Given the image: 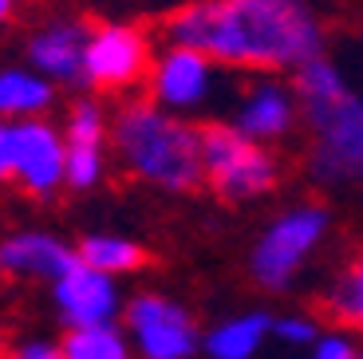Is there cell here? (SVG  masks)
Returning <instances> with one entry per match:
<instances>
[{
  "label": "cell",
  "mask_w": 363,
  "mask_h": 359,
  "mask_svg": "<svg viewBox=\"0 0 363 359\" xmlns=\"http://www.w3.org/2000/svg\"><path fill=\"white\" fill-rule=\"evenodd\" d=\"M60 343H64L67 359H127V351H135L127 328H118L115 320L67 328V336Z\"/></svg>",
  "instance_id": "cell-16"
},
{
  "label": "cell",
  "mask_w": 363,
  "mask_h": 359,
  "mask_svg": "<svg viewBox=\"0 0 363 359\" xmlns=\"http://www.w3.org/2000/svg\"><path fill=\"white\" fill-rule=\"evenodd\" d=\"M162 40L225 67L277 75L324 52V24L304 0H186L162 20Z\"/></svg>",
  "instance_id": "cell-1"
},
{
  "label": "cell",
  "mask_w": 363,
  "mask_h": 359,
  "mask_svg": "<svg viewBox=\"0 0 363 359\" xmlns=\"http://www.w3.org/2000/svg\"><path fill=\"white\" fill-rule=\"evenodd\" d=\"M320 328L312 316H281V320H272V336L284 343H292V348H312V343L320 340Z\"/></svg>",
  "instance_id": "cell-22"
},
{
  "label": "cell",
  "mask_w": 363,
  "mask_h": 359,
  "mask_svg": "<svg viewBox=\"0 0 363 359\" xmlns=\"http://www.w3.org/2000/svg\"><path fill=\"white\" fill-rule=\"evenodd\" d=\"M20 359H55V355H64V343L60 340H24L16 348Z\"/></svg>",
  "instance_id": "cell-23"
},
{
  "label": "cell",
  "mask_w": 363,
  "mask_h": 359,
  "mask_svg": "<svg viewBox=\"0 0 363 359\" xmlns=\"http://www.w3.org/2000/svg\"><path fill=\"white\" fill-rule=\"evenodd\" d=\"M328 312L336 324H347L355 332H363V253L352 260V269L340 277V285L328 297Z\"/></svg>",
  "instance_id": "cell-18"
},
{
  "label": "cell",
  "mask_w": 363,
  "mask_h": 359,
  "mask_svg": "<svg viewBox=\"0 0 363 359\" xmlns=\"http://www.w3.org/2000/svg\"><path fill=\"white\" fill-rule=\"evenodd\" d=\"M155 63V48L135 24H99L87 36L83 79L95 91H130L146 83Z\"/></svg>",
  "instance_id": "cell-6"
},
{
  "label": "cell",
  "mask_w": 363,
  "mask_h": 359,
  "mask_svg": "<svg viewBox=\"0 0 363 359\" xmlns=\"http://www.w3.org/2000/svg\"><path fill=\"white\" fill-rule=\"evenodd\" d=\"M87 36L91 28L83 20L60 16L48 20L44 28H36L28 36V63L36 67L40 75H48L52 83H64V87H83V55H87Z\"/></svg>",
  "instance_id": "cell-11"
},
{
  "label": "cell",
  "mask_w": 363,
  "mask_h": 359,
  "mask_svg": "<svg viewBox=\"0 0 363 359\" xmlns=\"http://www.w3.org/2000/svg\"><path fill=\"white\" fill-rule=\"evenodd\" d=\"M300 118L312 131L308 174L320 186H363V99L352 95L336 63L312 55L292 72Z\"/></svg>",
  "instance_id": "cell-2"
},
{
  "label": "cell",
  "mask_w": 363,
  "mask_h": 359,
  "mask_svg": "<svg viewBox=\"0 0 363 359\" xmlns=\"http://www.w3.org/2000/svg\"><path fill=\"white\" fill-rule=\"evenodd\" d=\"M300 115V99L292 83H277V79H261L257 87L245 91V99L237 107V126L245 135L261 138V143H277L292 131Z\"/></svg>",
  "instance_id": "cell-12"
},
{
  "label": "cell",
  "mask_w": 363,
  "mask_h": 359,
  "mask_svg": "<svg viewBox=\"0 0 363 359\" xmlns=\"http://www.w3.org/2000/svg\"><path fill=\"white\" fill-rule=\"evenodd\" d=\"M272 336V316L264 312H249V316H233V320L218 324L213 332L201 340V351L213 359H253L264 348V340Z\"/></svg>",
  "instance_id": "cell-15"
},
{
  "label": "cell",
  "mask_w": 363,
  "mask_h": 359,
  "mask_svg": "<svg viewBox=\"0 0 363 359\" xmlns=\"http://www.w3.org/2000/svg\"><path fill=\"white\" fill-rule=\"evenodd\" d=\"M0 355H4V336H0Z\"/></svg>",
  "instance_id": "cell-26"
},
{
  "label": "cell",
  "mask_w": 363,
  "mask_h": 359,
  "mask_svg": "<svg viewBox=\"0 0 363 359\" xmlns=\"http://www.w3.org/2000/svg\"><path fill=\"white\" fill-rule=\"evenodd\" d=\"M64 135H67V143H75V146H107V138H111L107 111L95 99H75L72 111H67Z\"/></svg>",
  "instance_id": "cell-19"
},
{
  "label": "cell",
  "mask_w": 363,
  "mask_h": 359,
  "mask_svg": "<svg viewBox=\"0 0 363 359\" xmlns=\"http://www.w3.org/2000/svg\"><path fill=\"white\" fill-rule=\"evenodd\" d=\"M79 260L95 265V269L111 272V277H123V272H135L146 265V253L138 241L118 233H91L79 241Z\"/></svg>",
  "instance_id": "cell-17"
},
{
  "label": "cell",
  "mask_w": 363,
  "mask_h": 359,
  "mask_svg": "<svg viewBox=\"0 0 363 359\" xmlns=\"http://www.w3.org/2000/svg\"><path fill=\"white\" fill-rule=\"evenodd\" d=\"M12 118H0V182H12Z\"/></svg>",
  "instance_id": "cell-24"
},
{
  "label": "cell",
  "mask_w": 363,
  "mask_h": 359,
  "mask_svg": "<svg viewBox=\"0 0 363 359\" xmlns=\"http://www.w3.org/2000/svg\"><path fill=\"white\" fill-rule=\"evenodd\" d=\"M111 146L135 178L170 194L206 182L201 166V126L178 118L158 99H127L111 118Z\"/></svg>",
  "instance_id": "cell-3"
},
{
  "label": "cell",
  "mask_w": 363,
  "mask_h": 359,
  "mask_svg": "<svg viewBox=\"0 0 363 359\" xmlns=\"http://www.w3.org/2000/svg\"><path fill=\"white\" fill-rule=\"evenodd\" d=\"M324 237H328V214L320 206H296L289 214H281L253 249V260H249L253 280L269 292H284Z\"/></svg>",
  "instance_id": "cell-5"
},
{
  "label": "cell",
  "mask_w": 363,
  "mask_h": 359,
  "mask_svg": "<svg viewBox=\"0 0 363 359\" xmlns=\"http://www.w3.org/2000/svg\"><path fill=\"white\" fill-rule=\"evenodd\" d=\"M55 103V83L28 67H4L0 72V118H36Z\"/></svg>",
  "instance_id": "cell-14"
},
{
  "label": "cell",
  "mask_w": 363,
  "mask_h": 359,
  "mask_svg": "<svg viewBox=\"0 0 363 359\" xmlns=\"http://www.w3.org/2000/svg\"><path fill=\"white\" fill-rule=\"evenodd\" d=\"M12 182L48 198L67 186V135H60L44 118H12Z\"/></svg>",
  "instance_id": "cell-8"
},
{
  "label": "cell",
  "mask_w": 363,
  "mask_h": 359,
  "mask_svg": "<svg viewBox=\"0 0 363 359\" xmlns=\"http://www.w3.org/2000/svg\"><path fill=\"white\" fill-rule=\"evenodd\" d=\"M201 166L206 186L225 201L261 198L277 186V158L261 138L241 126H201Z\"/></svg>",
  "instance_id": "cell-4"
},
{
  "label": "cell",
  "mask_w": 363,
  "mask_h": 359,
  "mask_svg": "<svg viewBox=\"0 0 363 359\" xmlns=\"http://www.w3.org/2000/svg\"><path fill=\"white\" fill-rule=\"evenodd\" d=\"M75 260H79V249H67L52 233H16L0 241V272H9V277L60 280Z\"/></svg>",
  "instance_id": "cell-13"
},
{
  "label": "cell",
  "mask_w": 363,
  "mask_h": 359,
  "mask_svg": "<svg viewBox=\"0 0 363 359\" xmlns=\"http://www.w3.org/2000/svg\"><path fill=\"white\" fill-rule=\"evenodd\" d=\"M312 355H316V359H355V355H359L355 328H347V324L324 328V332H320V340L312 343Z\"/></svg>",
  "instance_id": "cell-21"
},
{
  "label": "cell",
  "mask_w": 363,
  "mask_h": 359,
  "mask_svg": "<svg viewBox=\"0 0 363 359\" xmlns=\"http://www.w3.org/2000/svg\"><path fill=\"white\" fill-rule=\"evenodd\" d=\"M16 16V0H0V24H9Z\"/></svg>",
  "instance_id": "cell-25"
},
{
  "label": "cell",
  "mask_w": 363,
  "mask_h": 359,
  "mask_svg": "<svg viewBox=\"0 0 363 359\" xmlns=\"http://www.w3.org/2000/svg\"><path fill=\"white\" fill-rule=\"evenodd\" d=\"M52 297H55V308H60V320L67 328L118 320V308H123L115 277L87 265V260H75L64 277L52 280Z\"/></svg>",
  "instance_id": "cell-10"
},
{
  "label": "cell",
  "mask_w": 363,
  "mask_h": 359,
  "mask_svg": "<svg viewBox=\"0 0 363 359\" xmlns=\"http://www.w3.org/2000/svg\"><path fill=\"white\" fill-rule=\"evenodd\" d=\"M107 170V146H75L67 143V186L95 189Z\"/></svg>",
  "instance_id": "cell-20"
},
{
  "label": "cell",
  "mask_w": 363,
  "mask_h": 359,
  "mask_svg": "<svg viewBox=\"0 0 363 359\" xmlns=\"http://www.w3.org/2000/svg\"><path fill=\"white\" fill-rule=\"evenodd\" d=\"M130 348L146 359H190L201 348L194 316L166 297H135L127 304Z\"/></svg>",
  "instance_id": "cell-7"
},
{
  "label": "cell",
  "mask_w": 363,
  "mask_h": 359,
  "mask_svg": "<svg viewBox=\"0 0 363 359\" xmlns=\"http://www.w3.org/2000/svg\"><path fill=\"white\" fill-rule=\"evenodd\" d=\"M209 87H213V60L198 48L182 44H166L150 63V75H146V95L170 111L201 107Z\"/></svg>",
  "instance_id": "cell-9"
}]
</instances>
